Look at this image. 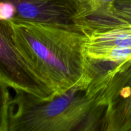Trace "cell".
<instances>
[{"instance_id":"cell-1","label":"cell","mask_w":131,"mask_h":131,"mask_svg":"<svg viewBox=\"0 0 131 131\" xmlns=\"http://www.w3.org/2000/svg\"><path fill=\"white\" fill-rule=\"evenodd\" d=\"M8 20L15 50L55 96L83 84L86 35L71 28Z\"/></svg>"},{"instance_id":"cell-2","label":"cell","mask_w":131,"mask_h":131,"mask_svg":"<svg viewBox=\"0 0 131 131\" xmlns=\"http://www.w3.org/2000/svg\"><path fill=\"white\" fill-rule=\"evenodd\" d=\"M11 96L7 131L101 130L104 106L99 94L78 86L52 99L43 100L19 90Z\"/></svg>"},{"instance_id":"cell-3","label":"cell","mask_w":131,"mask_h":131,"mask_svg":"<svg viewBox=\"0 0 131 131\" xmlns=\"http://www.w3.org/2000/svg\"><path fill=\"white\" fill-rule=\"evenodd\" d=\"M0 82L13 90H19L43 100L54 94L37 78L14 47L8 20L0 24Z\"/></svg>"},{"instance_id":"cell-4","label":"cell","mask_w":131,"mask_h":131,"mask_svg":"<svg viewBox=\"0 0 131 131\" xmlns=\"http://www.w3.org/2000/svg\"><path fill=\"white\" fill-rule=\"evenodd\" d=\"M99 102L105 107L101 130L131 131V61L109 75Z\"/></svg>"},{"instance_id":"cell-5","label":"cell","mask_w":131,"mask_h":131,"mask_svg":"<svg viewBox=\"0 0 131 131\" xmlns=\"http://www.w3.org/2000/svg\"><path fill=\"white\" fill-rule=\"evenodd\" d=\"M13 10L12 19L76 29L74 18L78 0H1ZM77 30V29H76Z\"/></svg>"},{"instance_id":"cell-6","label":"cell","mask_w":131,"mask_h":131,"mask_svg":"<svg viewBox=\"0 0 131 131\" xmlns=\"http://www.w3.org/2000/svg\"><path fill=\"white\" fill-rule=\"evenodd\" d=\"M78 8L74 18L76 29L88 35L115 28L113 5L116 0H78Z\"/></svg>"},{"instance_id":"cell-7","label":"cell","mask_w":131,"mask_h":131,"mask_svg":"<svg viewBox=\"0 0 131 131\" xmlns=\"http://www.w3.org/2000/svg\"><path fill=\"white\" fill-rule=\"evenodd\" d=\"M86 36L84 47H116L131 49V24Z\"/></svg>"},{"instance_id":"cell-8","label":"cell","mask_w":131,"mask_h":131,"mask_svg":"<svg viewBox=\"0 0 131 131\" xmlns=\"http://www.w3.org/2000/svg\"><path fill=\"white\" fill-rule=\"evenodd\" d=\"M1 86V113H0V131L8 130V111L10 104L11 93L9 87L2 82Z\"/></svg>"},{"instance_id":"cell-9","label":"cell","mask_w":131,"mask_h":131,"mask_svg":"<svg viewBox=\"0 0 131 131\" xmlns=\"http://www.w3.org/2000/svg\"><path fill=\"white\" fill-rule=\"evenodd\" d=\"M113 10L122 26L131 24V0H116Z\"/></svg>"}]
</instances>
